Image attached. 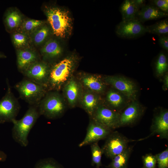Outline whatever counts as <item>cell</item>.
Segmentation results:
<instances>
[{"mask_svg":"<svg viewBox=\"0 0 168 168\" xmlns=\"http://www.w3.org/2000/svg\"><path fill=\"white\" fill-rule=\"evenodd\" d=\"M133 146H129L122 152L111 159L107 168H127L128 161L133 151Z\"/></svg>","mask_w":168,"mask_h":168,"instance_id":"7402d4cb","label":"cell"},{"mask_svg":"<svg viewBox=\"0 0 168 168\" xmlns=\"http://www.w3.org/2000/svg\"><path fill=\"white\" fill-rule=\"evenodd\" d=\"M157 168H168V148L155 155Z\"/></svg>","mask_w":168,"mask_h":168,"instance_id":"f1b7e54d","label":"cell"},{"mask_svg":"<svg viewBox=\"0 0 168 168\" xmlns=\"http://www.w3.org/2000/svg\"><path fill=\"white\" fill-rule=\"evenodd\" d=\"M139 10L133 0H124L119 8L122 15V21H127L136 19Z\"/></svg>","mask_w":168,"mask_h":168,"instance_id":"44dd1931","label":"cell"},{"mask_svg":"<svg viewBox=\"0 0 168 168\" xmlns=\"http://www.w3.org/2000/svg\"><path fill=\"white\" fill-rule=\"evenodd\" d=\"M49 29L46 26H43L38 30L35 33L34 40L35 43L39 44L42 43L47 36Z\"/></svg>","mask_w":168,"mask_h":168,"instance_id":"4dcf8cb0","label":"cell"},{"mask_svg":"<svg viewBox=\"0 0 168 168\" xmlns=\"http://www.w3.org/2000/svg\"><path fill=\"white\" fill-rule=\"evenodd\" d=\"M7 81L6 93L0 100V123L12 122L16 119L20 109L18 101L12 93L8 80Z\"/></svg>","mask_w":168,"mask_h":168,"instance_id":"8992f818","label":"cell"},{"mask_svg":"<svg viewBox=\"0 0 168 168\" xmlns=\"http://www.w3.org/2000/svg\"><path fill=\"white\" fill-rule=\"evenodd\" d=\"M103 79L107 85H109L123 93L129 99L134 98L137 91L134 83L122 77L107 76Z\"/></svg>","mask_w":168,"mask_h":168,"instance_id":"9a60e30c","label":"cell"},{"mask_svg":"<svg viewBox=\"0 0 168 168\" xmlns=\"http://www.w3.org/2000/svg\"><path fill=\"white\" fill-rule=\"evenodd\" d=\"M13 39L14 44L16 47H21L26 44V36L21 33H17L14 34L13 36Z\"/></svg>","mask_w":168,"mask_h":168,"instance_id":"d6a6232c","label":"cell"},{"mask_svg":"<svg viewBox=\"0 0 168 168\" xmlns=\"http://www.w3.org/2000/svg\"><path fill=\"white\" fill-rule=\"evenodd\" d=\"M14 88L21 99L30 105L37 106L48 91L45 87L26 78L16 83Z\"/></svg>","mask_w":168,"mask_h":168,"instance_id":"5b68a950","label":"cell"},{"mask_svg":"<svg viewBox=\"0 0 168 168\" xmlns=\"http://www.w3.org/2000/svg\"><path fill=\"white\" fill-rule=\"evenodd\" d=\"M168 13L161 11L154 5L151 4L141 7L138 12L136 19L142 23L155 20L168 16Z\"/></svg>","mask_w":168,"mask_h":168,"instance_id":"ac0fdd59","label":"cell"},{"mask_svg":"<svg viewBox=\"0 0 168 168\" xmlns=\"http://www.w3.org/2000/svg\"><path fill=\"white\" fill-rule=\"evenodd\" d=\"M50 67L47 62L39 61L30 66L22 74L25 78L47 89Z\"/></svg>","mask_w":168,"mask_h":168,"instance_id":"9c48e42d","label":"cell"},{"mask_svg":"<svg viewBox=\"0 0 168 168\" xmlns=\"http://www.w3.org/2000/svg\"><path fill=\"white\" fill-rule=\"evenodd\" d=\"M150 134L145 138L137 141H141L156 135L161 139H168V111L167 110L160 111L154 117L150 128Z\"/></svg>","mask_w":168,"mask_h":168,"instance_id":"5bb4252c","label":"cell"},{"mask_svg":"<svg viewBox=\"0 0 168 168\" xmlns=\"http://www.w3.org/2000/svg\"><path fill=\"white\" fill-rule=\"evenodd\" d=\"M101 102L100 95L83 89L78 105L91 117Z\"/></svg>","mask_w":168,"mask_h":168,"instance_id":"e0dca14e","label":"cell"},{"mask_svg":"<svg viewBox=\"0 0 168 168\" xmlns=\"http://www.w3.org/2000/svg\"><path fill=\"white\" fill-rule=\"evenodd\" d=\"M113 131L90 119L86 136L78 147H81L105 139Z\"/></svg>","mask_w":168,"mask_h":168,"instance_id":"30bf717a","label":"cell"},{"mask_svg":"<svg viewBox=\"0 0 168 168\" xmlns=\"http://www.w3.org/2000/svg\"><path fill=\"white\" fill-rule=\"evenodd\" d=\"M40 116L37 106L30 105L21 119L12 121V137L16 142L22 147H27L28 135Z\"/></svg>","mask_w":168,"mask_h":168,"instance_id":"7a4b0ae2","label":"cell"},{"mask_svg":"<svg viewBox=\"0 0 168 168\" xmlns=\"http://www.w3.org/2000/svg\"><path fill=\"white\" fill-rule=\"evenodd\" d=\"M43 24L40 20H30L26 21L24 24L25 30L27 31H31L38 27Z\"/></svg>","mask_w":168,"mask_h":168,"instance_id":"1f68e13d","label":"cell"},{"mask_svg":"<svg viewBox=\"0 0 168 168\" xmlns=\"http://www.w3.org/2000/svg\"><path fill=\"white\" fill-rule=\"evenodd\" d=\"M136 5L140 9L145 5L146 1L144 0H133Z\"/></svg>","mask_w":168,"mask_h":168,"instance_id":"d590c367","label":"cell"},{"mask_svg":"<svg viewBox=\"0 0 168 168\" xmlns=\"http://www.w3.org/2000/svg\"><path fill=\"white\" fill-rule=\"evenodd\" d=\"M17 61L18 68L23 73L30 66L39 61L35 52L29 50H20L17 52Z\"/></svg>","mask_w":168,"mask_h":168,"instance_id":"d6986e66","label":"cell"},{"mask_svg":"<svg viewBox=\"0 0 168 168\" xmlns=\"http://www.w3.org/2000/svg\"><path fill=\"white\" fill-rule=\"evenodd\" d=\"M75 75L84 89L100 95L105 92L107 85L100 75L83 72Z\"/></svg>","mask_w":168,"mask_h":168,"instance_id":"8fae6325","label":"cell"},{"mask_svg":"<svg viewBox=\"0 0 168 168\" xmlns=\"http://www.w3.org/2000/svg\"><path fill=\"white\" fill-rule=\"evenodd\" d=\"M168 60L166 56L163 52L159 54L156 63V70L157 74L161 75L168 69Z\"/></svg>","mask_w":168,"mask_h":168,"instance_id":"4316f807","label":"cell"},{"mask_svg":"<svg viewBox=\"0 0 168 168\" xmlns=\"http://www.w3.org/2000/svg\"><path fill=\"white\" fill-rule=\"evenodd\" d=\"M143 112L138 102H133L120 113L117 128L132 125L139 119Z\"/></svg>","mask_w":168,"mask_h":168,"instance_id":"2e32d148","label":"cell"},{"mask_svg":"<svg viewBox=\"0 0 168 168\" xmlns=\"http://www.w3.org/2000/svg\"><path fill=\"white\" fill-rule=\"evenodd\" d=\"M78 62L77 56H67L50 67L48 83V91H59L70 78L75 75Z\"/></svg>","mask_w":168,"mask_h":168,"instance_id":"6da1fadb","label":"cell"},{"mask_svg":"<svg viewBox=\"0 0 168 168\" xmlns=\"http://www.w3.org/2000/svg\"><path fill=\"white\" fill-rule=\"evenodd\" d=\"M83 90L75 74L64 85L61 90L68 107L73 108L78 105Z\"/></svg>","mask_w":168,"mask_h":168,"instance_id":"7c38bea8","label":"cell"},{"mask_svg":"<svg viewBox=\"0 0 168 168\" xmlns=\"http://www.w3.org/2000/svg\"><path fill=\"white\" fill-rule=\"evenodd\" d=\"M168 75H166V77L165 78V86H166V87L168 88Z\"/></svg>","mask_w":168,"mask_h":168,"instance_id":"74e56055","label":"cell"},{"mask_svg":"<svg viewBox=\"0 0 168 168\" xmlns=\"http://www.w3.org/2000/svg\"><path fill=\"white\" fill-rule=\"evenodd\" d=\"M115 32L119 37L127 39L137 38L146 33L145 26L136 19L121 21L116 26Z\"/></svg>","mask_w":168,"mask_h":168,"instance_id":"4fadbf2b","label":"cell"},{"mask_svg":"<svg viewBox=\"0 0 168 168\" xmlns=\"http://www.w3.org/2000/svg\"><path fill=\"white\" fill-rule=\"evenodd\" d=\"M4 57V55L0 54V58L3 57Z\"/></svg>","mask_w":168,"mask_h":168,"instance_id":"f35d334b","label":"cell"},{"mask_svg":"<svg viewBox=\"0 0 168 168\" xmlns=\"http://www.w3.org/2000/svg\"><path fill=\"white\" fill-rule=\"evenodd\" d=\"M105 139L101 148L103 154L111 159L125 150L130 142L137 141L129 139L119 132L114 130Z\"/></svg>","mask_w":168,"mask_h":168,"instance_id":"52a82bcc","label":"cell"},{"mask_svg":"<svg viewBox=\"0 0 168 168\" xmlns=\"http://www.w3.org/2000/svg\"><path fill=\"white\" fill-rule=\"evenodd\" d=\"M91 165L95 166L96 168H100L102 166L101 158L103 154L101 148L99 146L98 142L91 145Z\"/></svg>","mask_w":168,"mask_h":168,"instance_id":"d4e9b609","label":"cell"},{"mask_svg":"<svg viewBox=\"0 0 168 168\" xmlns=\"http://www.w3.org/2000/svg\"><path fill=\"white\" fill-rule=\"evenodd\" d=\"M37 106L40 116L51 119L62 117L68 107L62 94L54 91H48Z\"/></svg>","mask_w":168,"mask_h":168,"instance_id":"3957f363","label":"cell"},{"mask_svg":"<svg viewBox=\"0 0 168 168\" xmlns=\"http://www.w3.org/2000/svg\"><path fill=\"white\" fill-rule=\"evenodd\" d=\"M152 4L156 7L161 11L168 13V0H153L150 1Z\"/></svg>","mask_w":168,"mask_h":168,"instance_id":"836d02e7","label":"cell"},{"mask_svg":"<svg viewBox=\"0 0 168 168\" xmlns=\"http://www.w3.org/2000/svg\"><path fill=\"white\" fill-rule=\"evenodd\" d=\"M159 42L160 45L166 51H168V36L163 35L159 36Z\"/></svg>","mask_w":168,"mask_h":168,"instance_id":"e575fe53","label":"cell"},{"mask_svg":"<svg viewBox=\"0 0 168 168\" xmlns=\"http://www.w3.org/2000/svg\"><path fill=\"white\" fill-rule=\"evenodd\" d=\"M120 113L112 110L102 102L92 116L89 117L95 121L114 130L117 128Z\"/></svg>","mask_w":168,"mask_h":168,"instance_id":"ba28073f","label":"cell"},{"mask_svg":"<svg viewBox=\"0 0 168 168\" xmlns=\"http://www.w3.org/2000/svg\"><path fill=\"white\" fill-rule=\"evenodd\" d=\"M5 158V155L2 152L0 151V161H2Z\"/></svg>","mask_w":168,"mask_h":168,"instance_id":"8d00e7d4","label":"cell"},{"mask_svg":"<svg viewBox=\"0 0 168 168\" xmlns=\"http://www.w3.org/2000/svg\"><path fill=\"white\" fill-rule=\"evenodd\" d=\"M146 32L159 36L167 35L168 34V18L156 22L152 25L145 26Z\"/></svg>","mask_w":168,"mask_h":168,"instance_id":"cb8c5ba5","label":"cell"},{"mask_svg":"<svg viewBox=\"0 0 168 168\" xmlns=\"http://www.w3.org/2000/svg\"><path fill=\"white\" fill-rule=\"evenodd\" d=\"M142 168H156V160L155 155L147 153L142 156Z\"/></svg>","mask_w":168,"mask_h":168,"instance_id":"f546056e","label":"cell"},{"mask_svg":"<svg viewBox=\"0 0 168 168\" xmlns=\"http://www.w3.org/2000/svg\"><path fill=\"white\" fill-rule=\"evenodd\" d=\"M106 106L119 113L124 104V99L121 95L115 91L110 89L107 92L105 96Z\"/></svg>","mask_w":168,"mask_h":168,"instance_id":"603a6c76","label":"cell"},{"mask_svg":"<svg viewBox=\"0 0 168 168\" xmlns=\"http://www.w3.org/2000/svg\"><path fill=\"white\" fill-rule=\"evenodd\" d=\"M21 21V18L20 14L16 11H12L7 15L6 21L8 26L12 29L18 26Z\"/></svg>","mask_w":168,"mask_h":168,"instance_id":"83f0119b","label":"cell"},{"mask_svg":"<svg viewBox=\"0 0 168 168\" xmlns=\"http://www.w3.org/2000/svg\"><path fill=\"white\" fill-rule=\"evenodd\" d=\"M34 168H64L56 160L52 158H46L39 160Z\"/></svg>","mask_w":168,"mask_h":168,"instance_id":"484cf974","label":"cell"},{"mask_svg":"<svg viewBox=\"0 0 168 168\" xmlns=\"http://www.w3.org/2000/svg\"><path fill=\"white\" fill-rule=\"evenodd\" d=\"M46 14L56 36L65 38L70 34L72 29V21L68 11L57 7H51L46 9Z\"/></svg>","mask_w":168,"mask_h":168,"instance_id":"277c9868","label":"cell"},{"mask_svg":"<svg viewBox=\"0 0 168 168\" xmlns=\"http://www.w3.org/2000/svg\"><path fill=\"white\" fill-rule=\"evenodd\" d=\"M41 52L44 59L50 60L59 57L62 54L63 51L56 41L50 40L45 44Z\"/></svg>","mask_w":168,"mask_h":168,"instance_id":"ffe728a7","label":"cell"}]
</instances>
